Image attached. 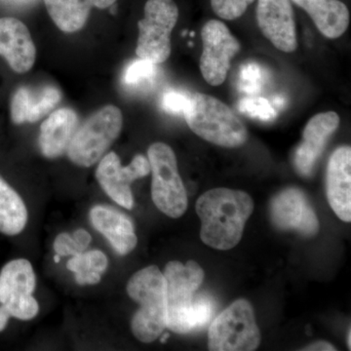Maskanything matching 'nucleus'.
<instances>
[{
    "mask_svg": "<svg viewBox=\"0 0 351 351\" xmlns=\"http://www.w3.org/2000/svg\"><path fill=\"white\" fill-rule=\"evenodd\" d=\"M36 274L25 258L7 263L0 271V306L11 317L32 320L38 315L39 304L32 293L36 289Z\"/></svg>",
    "mask_w": 351,
    "mask_h": 351,
    "instance_id": "obj_9",
    "label": "nucleus"
},
{
    "mask_svg": "<svg viewBox=\"0 0 351 351\" xmlns=\"http://www.w3.org/2000/svg\"><path fill=\"white\" fill-rule=\"evenodd\" d=\"M108 260L106 254L100 250L82 252L66 263V267L75 274V282L78 285H96L100 282L101 274L108 269Z\"/></svg>",
    "mask_w": 351,
    "mask_h": 351,
    "instance_id": "obj_23",
    "label": "nucleus"
},
{
    "mask_svg": "<svg viewBox=\"0 0 351 351\" xmlns=\"http://www.w3.org/2000/svg\"><path fill=\"white\" fill-rule=\"evenodd\" d=\"M27 209L24 200L0 176V232L15 237L25 230Z\"/></svg>",
    "mask_w": 351,
    "mask_h": 351,
    "instance_id": "obj_22",
    "label": "nucleus"
},
{
    "mask_svg": "<svg viewBox=\"0 0 351 351\" xmlns=\"http://www.w3.org/2000/svg\"><path fill=\"white\" fill-rule=\"evenodd\" d=\"M263 73L257 64H248L242 66L240 71V86L249 93L257 92L262 87Z\"/></svg>",
    "mask_w": 351,
    "mask_h": 351,
    "instance_id": "obj_26",
    "label": "nucleus"
},
{
    "mask_svg": "<svg viewBox=\"0 0 351 351\" xmlns=\"http://www.w3.org/2000/svg\"><path fill=\"white\" fill-rule=\"evenodd\" d=\"M10 317V314L6 311L5 307L0 306V332L5 329Z\"/></svg>",
    "mask_w": 351,
    "mask_h": 351,
    "instance_id": "obj_32",
    "label": "nucleus"
},
{
    "mask_svg": "<svg viewBox=\"0 0 351 351\" xmlns=\"http://www.w3.org/2000/svg\"><path fill=\"white\" fill-rule=\"evenodd\" d=\"M257 22L263 36L285 53L298 48L294 11L291 0H258Z\"/></svg>",
    "mask_w": 351,
    "mask_h": 351,
    "instance_id": "obj_13",
    "label": "nucleus"
},
{
    "mask_svg": "<svg viewBox=\"0 0 351 351\" xmlns=\"http://www.w3.org/2000/svg\"><path fill=\"white\" fill-rule=\"evenodd\" d=\"M73 239H75L76 244L80 247V250L84 252L89 246V244L91 243L92 237L89 232H86L85 230H75V232L73 233Z\"/></svg>",
    "mask_w": 351,
    "mask_h": 351,
    "instance_id": "obj_30",
    "label": "nucleus"
},
{
    "mask_svg": "<svg viewBox=\"0 0 351 351\" xmlns=\"http://www.w3.org/2000/svg\"><path fill=\"white\" fill-rule=\"evenodd\" d=\"M54 250L60 257H68V256H75L82 253L75 239H73V235L66 232L58 235L55 239Z\"/></svg>",
    "mask_w": 351,
    "mask_h": 351,
    "instance_id": "obj_28",
    "label": "nucleus"
},
{
    "mask_svg": "<svg viewBox=\"0 0 351 351\" xmlns=\"http://www.w3.org/2000/svg\"><path fill=\"white\" fill-rule=\"evenodd\" d=\"M239 110L251 119L272 121L277 117V113L269 100L263 97H245L239 101Z\"/></svg>",
    "mask_w": 351,
    "mask_h": 351,
    "instance_id": "obj_24",
    "label": "nucleus"
},
{
    "mask_svg": "<svg viewBox=\"0 0 351 351\" xmlns=\"http://www.w3.org/2000/svg\"><path fill=\"white\" fill-rule=\"evenodd\" d=\"M313 19L318 31L328 38H339L350 25V11L339 0H291Z\"/></svg>",
    "mask_w": 351,
    "mask_h": 351,
    "instance_id": "obj_20",
    "label": "nucleus"
},
{
    "mask_svg": "<svg viewBox=\"0 0 351 351\" xmlns=\"http://www.w3.org/2000/svg\"><path fill=\"white\" fill-rule=\"evenodd\" d=\"M270 216L276 228L304 237L315 235L319 228L317 217L301 189L290 188L278 193L270 204Z\"/></svg>",
    "mask_w": 351,
    "mask_h": 351,
    "instance_id": "obj_12",
    "label": "nucleus"
},
{
    "mask_svg": "<svg viewBox=\"0 0 351 351\" xmlns=\"http://www.w3.org/2000/svg\"><path fill=\"white\" fill-rule=\"evenodd\" d=\"M304 350H309V351H335L336 348H334L332 345H330L327 341H317V343H314L313 345L306 346V348H304Z\"/></svg>",
    "mask_w": 351,
    "mask_h": 351,
    "instance_id": "obj_31",
    "label": "nucleus"
},
{
    "mask_svg": "<svg viewBox=\"0 0 351 351\" xmlns=\"http://www.w3.org/2000/svg\"><path fill=\"white\" fill-rule=\"evenodd\" d=\"M339 125V117L335 112L318 113L307 122L301 145L294 156V165L299 174L311 175L328 141Z\"/></svg>",
    "mask_w": 351,
    "mask_h": 351,
    "instance_id": "obj_14",
    "label": "nucleus"
},
{
    "mask_svg": "<svg viewBox=\"0 0 351 351\" xmlns=\"http://www.w3.org/2000/svg\"><path fill=\"white\" fill-rule=\"evenodd\" d=\"M147 159L151 165L152 197L162 213L180 218L188 208V195L178 171L177 157L169 145L154 143L149 147Z\"/></svg>",
    "mask_w": 351,
    "mask_h": 351,
    "instance_id": "obj_6",
    "label": "nucleus"
},
{
    "mask_svg": "<svg viewBox=\"0 0 351 351\" xmlns=\"http://www.w3.org/2000/svg\"><path fill=\"white\" fill-rule=\"evenodd\" d=\"M350 336H351V332L350 330V331H348V348H350L351 346Z\"/></svg>",
    "mask_w": 351,
    "mask_h": 351,
    "instance_id": "obj_33",
    "label": "nucleus"
},
{
    "mask_svg": "<svg viewBox=\"0 0 351 351\" xmlns=\"http://www.w3.org/2000/svg\"><path fill=\"white\" fill-rule=\"evenodd\" d=\"M61 99V91L56 87L18 88L11 99V119L15 124L34 123L49 114Z\"/></svg>",
    "mask_w": 351,
    "mask_h": 351,
    "instance_id": "obj_17",
    "label": "nucleus"
},
{
    "mask_svg": "<svg viewBox=\"0 0 351 351\" xmlns=\"http://www.w3.org/2000/svg\"><path fill=\"white\" fill-rule=\"evenodd\" d=\"M169 338V334L164 335L163 338L161 339V343H165L166 339Z\"/></svg>",
    "mask_w": 351,
    "mask_h": 351,
    "instance_id": "obj_35",
    "label": "nucleus"
},
{
    "mask_svg": "<svg viewBox=\"0 0 351 351\" xmlns=\"http://www.w3.org/2000/svg\"><path fill=\"white\" fill-rule=\"evenodd\" d=\"M327 197L341 221H351V149L348 145L332 152L327 167Z\"/></svg>",
    "mask_w": 351,
    "mask_h": 351,
    "instance_id": "obj_16",
    "label": "nucleus"
},
{
    "mask_svg": "<svg viewBox=\"0 0 351 351\" xmlns=\"http://www.w3.org/2000/svg\"><path fill=\"white\" fill-rule=\"evenodd\" d=\"M117 0H44L47 12L62 32L73 34L86 24L92 8L105 9Z\"/></svg>",
    "mask_w": 351,
    "mask_h": 351,
    "instance_id": "obj_21",
    "label": "nucleus"
},
{
    "mask_svg": "<svg viewBox=\"0 0 351 351\" xmlns=\"http://www.w3.org/2000/svg\"><path fill=\"white\" fill-rule=\"evenodd\" d=\"M184 117L191 130L219 147H239L248 140L243 122L230 107L210 95L195 93L189 96Z\"/></svg>",
    "mask_w": 351,
    "mask_h": 351,
    "instance_id": "obj_3",
    "label": "nucleus"
},
{
    "mask_svg": "<svg viewBox=\"0 0 351 351\" xmlns=\"http://www.w3.org/2000/svg\"><path fill=\"white\" fill-rule=\"evenodd\" d=\"M255 0H211L212 9L223 20L232 21L241 17Z\"/></svg>",
    "mask_w": 351,
    "mask_h": 351,
    "instance_id": "obj_25",
    "label": "nucleus"
},
{
    "mask_svg": "<svg viewBox=\"0 0 351 351\" xmlns=\"http://www.w3.org/2000/svg\"><path fill=\"white\" fill-rule=\"evenodd\" d=\"M166 283V328L186 334L205 326L214 313L209 295L197 294L204 280V270L195 261L186 265L172 261L163 272Z\"/></svg>",
    "mask_w": 351,
    "mask_h": 351,
    "instance_id": "obj_1",
    "label": "nucleus"
},
{
    "mask_svg": "<svg viewBox=\"0 0 351 351\" xmlns=\"http://www.w3.org/2000/svg\"><path fill=\"white\" fill-rule=\"evenodd\" d=\"M80 125L77 113L69 108L54 110L40 126L38 145L47 158H57L68 151L71 138Z\"/></svg>",
    "mask_w": 351,
    "mask_h": 351,
    "instance_id": "obj_19",
    "label": "nucleus"
},
{
    "mask_svg": "<svg viewBox=\"0 0 351 351\" xmlns=\"http://www.w3.org/2000/svg\"><path fill=\"white\" fill-rule=\"evenodd\" d=\"M122 125L123 117L119 108L108 105L99 108L76 129L66 151L69 160L82 167H91L119 137Z\"/></svg>",
    "mask_w": 351,
    "mask_h": 351,
    "instance_id": "obj_5",
    "label": "nucleus"
},
{
    "mask_svg": "<svg viewBox=\"0 0 351 351\" xmlns=\"http://www.w3.org/2000/svg\"><path fill=\"white\" fill-rule=\"evenodd\" d=\"M261 343V332L250 302L237 300L219 314L208 332L212 351H252Z\"/></svg>",
    "mask_w": 351,
    "mask_h": 351,
    "instance_id": "obj_7",
    "label": "nucleus"
},
{
    "mask_svg": "<svg viewBox=\"0 0 351 351\" xmlns=\"http://www.w3.org/2000/svg\"><path fill=\"white\" fill-rule=\"evenodd\" d=\"M144 19L138 21L136 54L138 59L160 64L170 57L171 34L179 18L174 0H147Z\"/></svg>",
    "mask_w": 351,
    "mask_h": 351,
    "instance_id": "obj_8",
    "label": "nucleus"
},
{
    "mask_svg": "<svg viewBox=\"0 0 351 351\" xmlns=\"http://www.w3.org/2000/svg\"><path fill=\"white\" fill-rule=\"evenodd\" d=\"M189 96L178 92H169L164 95L162 107L164 110L170 113L184 112V108L188 104Z\"/></svg>",
    "mask_w": 351,
    "mask_h": 351,
    "instance_id": "obj_29",
    "label": "nucleus"
},
{
    "mask_svg": "<svg viewBox=\"0 0 351 351\" xmlns=\"http://www.w3.org/2000/svg\"><path fill=\"white\" fill-rule=\"evenodd\" d=\"M60 260H61V257H60L59 255H55V257H54V261H55V263H60Z\"/></svg>",
    "mask_w": 351,
    "mask_h": 351,
    "instance_id": "obj_34",
    "label": "nucleus"
},
{
    "mask_svg": "<svg viewBox=\"0 0 351 351\" xmlns=\"http://www.w3.org/2000/svg\"><path fill=\"white\" fill-rule=\"evenodd\" d=\"M253 210V199L245 191L223 188L206 191L196 202L201 239L217 250H230L241 240Z\"/></svg>",
    "mask_w": 351,
    "mask_h": 351,
    "instance_id": "obj_2",
    "label": "nucleus"
},
{
    "mask_svg": "<svg viewBox=\"0 0 351 351\" xmlns=\"http://www.w3.org/2000/svg\"><path fill=\"white\" fill-rule=\"evenodd\" d=\"M151 165L147 157L138 154L128 166L121 165L119 156L110 152L101 157L96 170V179L101 188L120 206L131 210L134 206L131 184L136 180L147 177Z\"/></svg>",
    "mask_w": 351,
    "mask_h": 351,
    "instance_id": "obj_11",
    "label": "nucleus"
},
{
    "mask_svg": "<svg viewBox=\"0 0 351 351\" xmlns=\"http://www.w3.org/2000/svg\"><path fill=\"white\" fill-rule=\"evenodd\" d=\"M94 228L112 244L119 255L125 256L135 249L138 239L128 217L113 208L97 205L90 210Z\"/></svg>",
    "mask_w": 351,
    "mask_h": 351,
    "instance_id": "obj_18",
    "label": "nucleus"
},
{
    "mask_svg": "<svg viewBox=\"0 0 351 351\" xmlns=\"http://www.w3.org/2000/svg\"><path fill=\"white\" fill-rule=\"evenodd\" d=\"M203 52L199 68L208 84L219 86L225 82L230 62L240 51V43L223 22L211 20L201 31Z\"/></svg>",
    "mask_w": 351,
    "mask_h": 351,
    "instance_id": "obj_10",
    "label": "nucleus"
},
{
    "mask_svg": "<svg viewBox=\"0 0 351 351\" xmlns=\"http://www.w3.org/2000/svg\"><path fill=\"white\" fill-rule=\"evenodd\" d=\"M156 64L145 60L138 59L134 62L127 69L125 73V82L128 84H138L149 80L156 75Z\"/></svg>",
    "mask_w": 351,
    "mask_h": 351,
    "instance_id": "obj_27",
    "label": "nucleus"
},
{
    "mask_svg": "<svg viewBox=\"0 0 351 351\" xmlns=\"http://www.w3.org/2000/svg\"><path fill=\"white\" fill-rule=\"evenodd\" d=\"M126 289L129 297L140 304L132 318V332L138 341L152 343L166 328L167 304L163 274L156 265H149L136 272Z\"/></svg>",
    "mask_w": 351,
    "mask_h": 351,
    "instance_id": "obj_4",
    "label": "nucleus"
},
{
    "mask_svg": "<svg viewBox=\"0 0 351 351\" xmlns=\"http://www.w3.org/2000/svg\"><path fill=\"white\" fill-rule=\"evenodd\" d=\"M0 56L15 73L31 71L36 62V49L31 32L22 21L0 18Z\"/></svg>",
    "mask_w": 351,
    "mask_h": 351,
    "instance_id": "obj_15",
    "label": "nucleus"
}]
</instances>
